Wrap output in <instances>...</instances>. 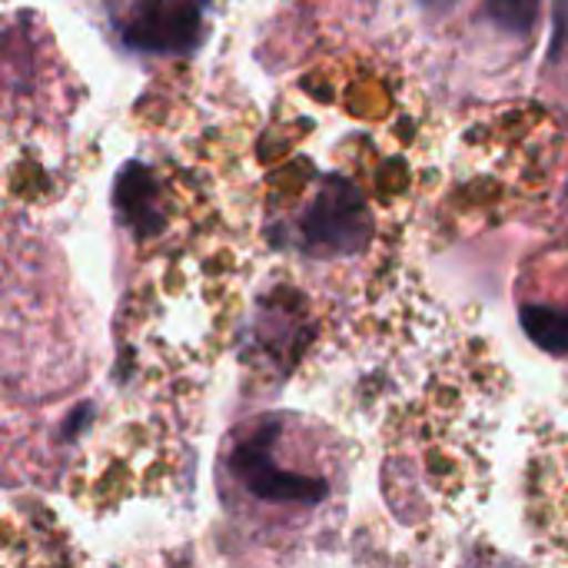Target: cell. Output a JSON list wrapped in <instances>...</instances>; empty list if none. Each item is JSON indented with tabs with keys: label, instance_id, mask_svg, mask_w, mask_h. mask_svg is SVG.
I'll return each instance as SVG.
<instances>
[{
	"label": "cell",
	"instance_id": "1",
	"mask_svg": "<svg viewBox=\"0 0 568 568\" xmlns=\"http://www.w3.org/2000/svg\"><path fill=\"white\" fill-rule=\"evenodd\" d=\"M203 33V0H140L126 17V40L140 50H186Z\"/></svg>",
	"mask_w": 568,
	"mask_h": 568
},
{
	"label": "cell",
	"instance_id": "2",
	"mask_svg": "<svg viewBox=\"0 0 568 568\" xmlns=\"http://www.w3.org/2000/svg\"><path fill=\"white\" fill-rule=\"evenodd\" d=\"M236 469H240L243 483L250 486V493H256L270 503H320L326 496L323 479H310V476L286 473L276 466L273 436H266V433H260L256 439H250L240 449Z\"/></svg>",
	"mask_w": 568,
	"mask_h": 568
},
{
	"label": "cell",
	"instance_id": "3",
	"mask_svg": "<svg viewBox=\"0 0 568 568\" xmlns=\"http://www.w3.org/2000/svg\"><path fill=\"white\" fill-rule=\"evenodd\" d=\"M519 320L526 326V336L552 353V356H568V310H556L546 303H526L519 310Z\"/></svg>",
	"mask_w": 568,
	"mask_h": 568
},
{
	"label": "cell",
	"instance_id": "4",
	"mask_svg": "<svg viewBox=\"0 0 568 568\" xmlns=\"http://www.w3.org/2000/svg\"><path fill=\"white\" fill-rule=\"evenodd\" d=\"M539 10H542V0H489L486 3L489 20L513 37L529 33L539 20Z\"/></svg>",
	"mask_w": 568,
	"mask_h": 568
},
{
	"label": "cell",
	"instance_id": "5",
	"mask_svg": "<svg viewBox=\"0 0 568 568\" xmlns=\"http://www.w3.org/2000/svg\"><path fill=\"white\" fill-rule=\"evenodd\" d=\"M552 57L568 60V0H556V17H552Z\"/></svg>",
	"mask_w": 568,
	"mask_h": 568
},
{
	"label": "cell",
	"instance_id": "6",
	"mask_svg": "<svg viewBox=\"0 0 568 568\" xmlns=\"http://www.w3.org/2000/svg\"><path fill=\"white\" fill-rule=\"evenodd\" d=\"M423 7H449V3H456V0H419Z\"/></svg>",
	"mask_w": 568,
	"mask_h": 568
}]
</instances>
